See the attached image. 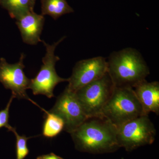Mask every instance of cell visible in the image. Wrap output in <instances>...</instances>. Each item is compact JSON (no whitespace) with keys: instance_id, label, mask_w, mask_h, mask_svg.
<instances>
[{"instance_id":"cell-1","label":"cell","mask_w":159,"mask_h":159,"mask_svg":"<svg viewBox=\"0 0 159 159\" xmlns=\"http://www.w3.org/2000/svg\"><path fill=\"white\" fill-rule=\"evenodd\" d=\"M117 128L103 117L88 118L70 134L75 148L93 154L109 153L120 148Z\"/></svg>"},{"instance_id":"cell-2","label":"cell","mask_w":159,"mask_h":159,"mask_svg":"<svg viewBox=\"0 0 159 159\" xmlns=\"http://www.w3.org/2000/svg\"><path fill=\"white\" fill-rule=\"evenodd\" d=\"M107 61V73L116 87L134 88L150 74L142 54L133 48L113 52Z\"/></svg>"},{"instance_id":"cell-3","label":"cell","mask_w":159,"mask_h":159,"mask_svg":"<svg viewBox=\"0 0 159 159\" xmlns=\"http://www.w3.org/2000/svg\"><path fill=\"white\" fill-rule=\"evenodd\" d=\"M143 115L144 112L133 88L116 87L102 112L117 128L126 122Z\"/></svg>"},{"instance_id":"cell-4","label":"cell","mask_w":159,"mask_h":159,"mask_svg":"<svg viewBox=\"0 0 159 159\" xmlns=\"http://www.w3.org/2000/svg\"><path fill=\"white\" fill-rule=\"evenodd\" d=\"M63 36L52 44L42 41L46 48V54L42 59L43 64L36 77L30 80L29 89H31L34 95H44L49 98L54 97V89L60 83L68 81V78H63L57 75L55 65L60 60L55 54L57 46L65 39Z\"/></svg>"},{"instance_id":"cell-5","label":"cell","mask_w":159,"mask_h":159,"mask_svg":"<svg viewBox=\"0 0 159 159\" xmlns=\"http://www.w3.org/2000/svg\"><path fill=\"white\" fill-rule=\"evenodd\" d=\"M156 129L148 117L143 115L126 122L117 128L119 147L130 152L154 142Z\"/></svg>"},{"instance_id":"cell-6","label":"cell","mask_w":159,"mask_h":159,"mask_svg":"<svg viewBox=\"0 0 159 159\" xmlns=\"http://www.w3.org/2000/svg\"><path fill=\"white\" fill-rule=\"evenodd\" d=\"M115 88L108 73L76 91V95L88 118L102 117V112Z\"/></svg>"},{"instance_id":"cell-7","label":"cell","mask_w":159,"mask_h":159,"mask_svg":"<svg viewBox=\"0 0 159 159\" xmlns=\"http://www.w3.org/2000/svg\"><path fill=\"white\" fill-rule=\"evenodd\" d=\"M60 117L64 123V130L74 131L88 119L76 95L67 86L57 97L53 108L49 111Z\"/></svg>"},{"instance_id":"cell-8","label":"cell","mask_w":159,"mask_h":159,"mask_svg":"<svg viewBox=\"0 0 159 159\" xmlns=\"http://www.w3.org/2000/svg\"><path fill=\"white\" fill-rule=\"evenodd\" d=\"M107 73V61L105 57L98 56L81 60L76 63L68 85L71 90L76 91L89 84L100 79Z\"/></svg>"},{"instance_id":"cell-9","label":"cell","mask_w":159,"mask_h":159,"mask_svg":"<svg viewBox=\"0 0 159 159\" xmlns=\"http://www.w3.org/2000/svg\"><path fill=\"white\" fill-rule=\"evenodd\" d=\"M25 55L21 53L19 61L10 64L5 60L0 64V82L6 89L11 90L15 98L30 100L36 103L29 98L26 90L29 89L30 80L25 74L24 60Z\"/></svg>"},{"instance_id":"cell-10","label":"cell","mask_w":159,"mask_h":159,"mask_svg":"<svg viewBox=\"0 0 159 159\" xmlns=\"http://www.w3.org/2000/svg\"><path fill=\"white\" fill-rule=\"evenodd\" d=\"M16 20V25L24 43L35 45L42 42L40 36L44 24L43 16L31 11L21 16Z\"/></svg>"},{"instance_id":"cell-11","label":"cell","mask_w":159,"mask_h":159,"mask_svg":"<svg viewBox=\"0 0 159 159\" xmlns=\"http://www.w3.org/2000/svg\"><path fill=\"white\" fill-rule=\"evenodd\" d=\"M135 93L145 114H159V83L144 80L134 88Z\"/></svg>"},{"instance_id":"cell-12","label":"cell","mask_w":159,"mask_h":159,"mask_svg":"<svg viewBox=\"0 0 159 159\" xmlns=\"http://www.w3.org/2000/svg\"><path fill=\"white\" fill-rule=\"evenodd\" d=\"M42 15L57 20L64 15L74 12L67 0H41Z\"/></svg>"},{"instance_id":"cell-13","label":"cell","mask_w":159,"mask_h":159,"mask_svg":"<svg viewBox=\"0 0 159 159\" xmlns=\"http://www.w3.org/2000/svg\"><path fill=\"white\" fill-rule=\"evenodd\" d=\"M44 119L43 126V134L49 139L57 136L64 128V123L62 119L57 115L43 110Z\"/></svg>"},{"instance_id":"cell-14","label":"cell","mask_w":159,"mask_h":159,"mask_svg":"<svg viewBox=\"0 0 159 159\" xmlns=\"http://www.w3.org/2000/svg\"><path fill=\"white\" fill-rule=\"evenodd\" d=\"M11 17L18 18L29 11H33L34 5L30 0H3Z\"/></svg>"},{"instance_id":"cell-15","label":"cell","mask_w":159,"mask_h":159,"mask_svg":"<svg viewBox=\"0 0 159 159\" xmlns=\"http://www.w3.org/2000/svg\"><path fill=\"white\" fill-rule=\"evenodd\" d=\"M12 132L16 138V159H25L29 153L27 142L30 138L25 135H20L16 128H14Z\"/></svg>"},{"instance_id":"cell-16","label":"cell","mask_w":159,"mask_h":159,"mask_svg":"<svg viewBox=\"0 0 159 159\" xmlns=\"http://www.w3.org/2000/svg\"><path fill=\"white\" fill-rule=\"evenodd\" d=\"M15 98L14 96L11 95L9 102L7 103L6 108L0 111V129L2 127L7 128L9 131L12 132L14 128L9 125V109L12 100Z\"/></svg>"},{"instance_id":"cell-17","label":"cell","mask_w":159,"mask_h":159,"mask_svg":"<svg viewBox=\"0 0 159 159\" xmlns=\"http://www.w3.org/2000/svg\"><path fill=\"white\" fill-rule=\"evenodd\" d=\"M36 159H64L61 157L58 156L57 155L51 152L48 154L43 155L39 156L36 158Z\"/></svg>"},{"instance_id":"cell-18","label":"cell","mask_w":159,"mask_h":159,"mask_svg":"<svg viewBox=\"0 0 159 159\" xmlns=\"http://www.w3.org/2000/svg\"><path fill=\"white\" fill-rule=\"evenodd\" d=\"M35 0H30L31 2L32 3V4H33V5H34V2H35Z\"/></svg>"}]
</instances>
